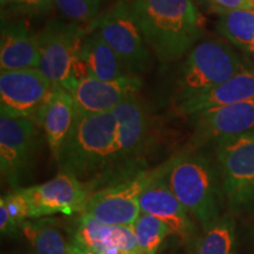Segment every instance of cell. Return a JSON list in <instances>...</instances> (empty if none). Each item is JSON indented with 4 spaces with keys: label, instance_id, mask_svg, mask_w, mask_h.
Segmentation results:
<instances>
[{
    "label": "cell",
    "instance_id": "obj_20",
    "mask_svg": "<svg viewBox=\"0 0 254 254\" xmlns=\"http://www.w3.org/2000/svg\"><path fill=\"white\" fill-rule=\"evenodd\" d=\"M75 117L77 107L72 94L65 88L56 86L41 117V126L55 159L58 157L60 148L71 132Z\"/></svg>",
    "mask_w": 254,
    "mask_h": 254
},
{
    "label": "cell",
    "instance_id": "obj_8",
    "mask_svg": "<svg viewBox=\"0 0 254 254\" xmlns=\"http://www.w3.org/2000/svg\"><path fill=\"white\" fill-rule=\"evenodd\" d=\"M113 114L118 124V144L111 184L140 172L138 165L144 159L151 139L150 117L138 95L127 98L114 109Z\"/></svg>",
    "mask_w": 254,
    "mask_h": 254
},
{
    "label": "cell",
    "instance_id": "obj_1",
    "mask_svg": "<svg viewBox=\"0 0 254 254\" xmlns=\"http://www.w3.org/2000/svg\"><path fill=\"white\" fill-rule=\"evenodd\" d=\"M118 144V124L113 112L82 114L74 124L57 157L59 173H66L97 190L113 180Z\"/></svg>",
    "mask_w": 254,
    "mask_h": 254
},
{
    "label": "cell",
    "instance_id": "obj_6",
    "mask_svg": "<svg viewBox=\"0 0 254 254\" xmlns=\"http://www.w3.org/2000/svg\"><path fill=\"white\" fill-rule=\"evenodd\" d=\"M225 200L231 211L254 204V133L226 139L215 145Z\"/></svg>",
    "mask_w": 254,
    "mask_h": 254
},
{
    "label": "cell",
    "instance_id": "obj_10",
    "mask_svg": "<svg viewBox=\"0 0 254 254\" xmlns=\"http://www.w3.org/2000/svg\"><path fill=\"white\" fill-rule=\"evenodd\" d=\"M153 172L154 170L140 171L127 179L94 190L82 213L107 225L132 227L141 213V193Z\"/></svg>",
    "mask_w": 254,
    "mask_h": 254
},
{
    "label": "cell",
    "instance_id": "obj_12",
    "mask_svg": "<svg viewBox=\"0 0 254 254\" xmlns=\"http://www.w3.org/2000/svg\"><path fill=\"white\" fill-rule=\"evenodd\" d=\"M37 124L30 119L0 114V171L9 186L19 189L33 160Z\"/></svg>",
    "mask_w": 254,
    "mask_h": 254
},
{
    "label": "cell",
    "instance_id": "obj_29",
    "mask_svg": "<svg viewBox=\"0 0 254 254\" xmlns=\"http://www.w3.org/2000/svg\"><path fill=\"white\" fill-rule=\"evenodd\" d=\"M68 254H94L91 252L90 250L86 249L84 245H81L79 241H77L72 236V241H71V247H69Z\"/></svg>",
    "mask_w": 254,
    "mask_h": 254
},
{
    "label": "cell",
    "instance_id": "obj_5",
    "mask_svg": "<svg viewBox=\"0 0 254 254\" xmlns=\"http://www.w3.org/2000/svg\"><path fill=\"white\" fill-rule=\"evenodd\" d=\"M88 31L80 24L51 19L38 36L39 68L53 85L69 91L77 80L82 40Z\"/></svg>",
    "mask_w": 254,
    "mask_h": 254
},
{
    "label": "cell",
    "instance_id": "obj_16",
    "mask_svg": "<svg viewBox=\"0 0 254 254\" xmlns=\"http://www.w3.org/2000/svg\"><path fill=\"white\" fill-rule=\"evenodd\" d=\"M73 238L94 254H142L131 226H117L80 213Z\"/></svg>",
    "mask_w": 254,
    "mask_h": 254
},
{
    "label": "cell",
    "instance_id": "obj_25",
    "mask_svg": "<svg viewBox=\"0 0 254 254\" xmlns=\"http://www.w3.org/2000/svg\"><path fill=\"white\" fill-rule=\"evenodd\" d=\"M103 0H55L56 7L71 23H92L98 17Z\"/></svg>",
    "mask_w": 254,
    "mask_h": 254
},
{
    "label": "cell",
    "instance_id": "obj_9",
    "mask_svg": "<svg viewBox=\"0 0 254 254\" xmlns=\"http://www.w3.org/2000/svg\"><path fill=\"white\" fill-rule=\"evenodd\" d=\"M56 86L39 68L1 71L0 112L41 125L43 111Z\"/></svg>",
    "mask_w": 254,
    "mask_h": 254
},
{
    "label": "cell",
    "instance_id": "obj_14",
    "mask_svg": "<svg viewBox=\"0 0 254 254\" xmlns=\"http://www.w3.org/2000/svg\"><path fill=\"white\" fill-rule=\"evenodd\" d=\"M195 147L254 133V99L232 104L193 117Z\"/></svg>",
    "mask_w": 254,
    "mask_h": 254
},
{
    "label": "cell",
    "instance_id": "obj_2",
    "mask_svg": "<svg viewBox=\"0 0 254 254\" xmlns=\"http://www.w3.org/2000/svg\"><path fill=\"white\" fill-rule=\"evenodd\" d=\"M148 49L161 64L179 60L202 36L204 18L192 0H125Z\"/></svg>",
    "mask_w": 254,
    "mask_h": 254
},
{
    "label": "cell",
    "instance_id": "obj_4",
    "mask_svg": "<svg viewBox=\"0 0 254 254\" xmlns=\"http://www.w3.org/2000/svg\"><path fill=\"white\" fill-rule=\"evenodd\" d=\"M244 68L239 56L225 41H201L185 60L178 79L177 104L219 86Z\"/></svg>",
    "mask_w": 254,
    "mask_h": 254
},
{
    "label": "cell",
    "instance_id": "obj_17",
    "mask_svg": "<svg viewBox=\"0 0 254 254\" xmlns=\"http://www.w3.org/2000/svg\"><path fill=\"white\" fill-rule=\"evenodd\" d=\"M252 99H254V68L245 67L219 86L177 104V111L183 116L194 117L207 111Z\"/></svg>",
    "mask_w": 254,
    "mask_h": 254
},
{
    "label": "cell",
    "instance_id": "obj_15",
    "mask_svg": "<svg viewBox=\"0 0 254 254\" xmlns=\"http://www.w3.org/2000/svg\"><path fill=\"white\" fill-rule=\"evenodd\" d=\"M141 86L139 75H126L112 81L82 77L74 81L68 92L74 99L78 113L101 114L113 112L127 98L138 95Z\"/></svg>",
    "mask_w": 254,
    "mask_h": 254
},
{
    "label": "cell",
    "instance_id": "obj_18",
    "mask_svg": "<svg viewBox=\"0 0 254 254\" xmlns=\"http://www.w3.org/2000/svg\"><path fill=\"white\" fill-rule=\"evenodd\" d=\"M39 67L38 36L24 20H1L0 68L1 71Z\"/></svg>",
    "mask_w": 254,
    "mask_h": 254
},
{
    "label": "cell",
    "instance_id": "obj_3",
    "mask_svg": "<svg viewBox=\"0 0 254 254\" xmlns=\"http://www.w3.org/2000/svg\"><path fill=\"white\" fill-rule=\"evenodd\" d=\"M165 178L174 195L202 230L224 215L226 200L220 174L205 155L186 152L170 159L165 163Z\"/></svg>",
    "mask_w": 254,
    "mask_h": 254
},
{
    "label": "cell",
    "instance_id": "obj_27",
    "mask_svg": "<svg viewBox=\"0 0 254 254\" xmlns=\"http://www.w3.org/2000/svg\"><path fill=\"white\" fill-rule=\"evenodd\" d=\"M209 1L212 8L219 14L237 11V9H252L251 0H209Z\"/></svg>",
    "mask_w": 254,
    "mask_h": 254
},
{
    "label": "cell",
    "instance_id": "obj_13",
    "mask_svg": "<svg viewBox=\"0 0 254 254\" xmlns=\"http://www.w3.org/2000/svg\"><path fill=\"white\" fill-rule=\"evenodd\" d=\"M141 212L158 218L170 227L180 243L190 246L199 237L192 215L174 195L165 178V164L154 168L153 176L140 196Z\"/></svg>",
    "mask_w": 254,
    "mask_h": 254
},
{
    "label": "cell",
    "instance_id": "obj_32",
    "mask_svg": "<svg viewBox=\"0 0 254 254\" xmlns=\"http://www.w3.org/2000/svg\"><path fill=\"white\" fill-rule=\"evenodd\" d=\"M251 7L254 9V0H251Z\"/></svg>",
    "mask_w": 254,
    "mask_h": 254
},
{
    "label": "cell",
    "instance_id": "obj_26",
    "mask_svg": "<svg viewBox=\"0 0 254 254\" xmlns=\"http://www.w3.org/2000/svg\"><path fill=\"white\" fill-rule=\"evenodd\" d=\"M8 6L18 13L37 15L50 13L56 4L55 0H14Z\"/></svg>",
    "mask_w": 254,
    "mask_h": 254
},
{
    "label": "cell",
    "instance_id": "obj_24",
    "mask_svg": "<svg viewBox=\"0 0 254 254\" xmlns=\"http://www.w3.org/2000/svg\"><path fill=\"white\" fill-rule=\"evenodd\" d=\"M132 227L142 254H157L164 240L172 234L166 224L144 212H141Z\"/></svg>",
    "mask_w": 254,
    "mask_h": 254
},
{
    "label": "cell",
    "instance_id": "obj_7",
    "mask_svg": "<svg viewBox=\"0 0 254 254\" xmlns=\"http://www.w3.org/2000/svg\"><path fill=\"white\" fill-rule=\"evenodd\" d=\"M90 30L97 31L122 59L129 74L146 72L151 60L150 49L125 0H117L103 14L91 23Z\"/></svg>",
    "mask_w": 254,
    "mask_h": 254
},
{
    "label": "cell",
    "instance_id": "obj_30",
    "mask_svg": "<svg viewBox=\"0 0 254 254\" xmlns=\"http://www.w3.org/2000/svg\"><path fill=\"white\" fill-rule=\"evenodd\" d=\"M13 1H14V0H0V2H1V7H2V8H4L5 6L11 5Z\"/></svg>",
    "mask_w": 254,
    "mask_h": 254
},
{
    "label": "cell",
    "instance_id": "obj_19",
    "mask_svg": "<svg viewBox=\"0 0 254 254\" xmlns=\"http://www.w3.org/2000/svg\"><path fill=\"white\" fill-rule=\"evenodd\" d=\"M129 74L126 66L103 37L94 30H88L79 52L77 79L92 77L112 81Z\"/></svg>",
    "mask_w": 254,
    "mask_h": 254
},
{
    "label": "cell",
    "instance_id": "obj_23",
    "mask_svg": "<svg viewBox=\"0 0 254 254\" xmlns=\"http://www.w3.org/2000/svg\"><path fill=\"white\" fill-rule=\"evenodd\" d=\"M217 31L231 44L246 51L254 43V9H237L220 14Z\"/></svg>",
    "mask_w": 254,
    "mask_h": 254
},
{
    "label": "cell",
    "instance_id": "obj_11",
    "mask_svg": "<svg viewBox=\"0 0 254 254\" xmlns=\"http://www.w3.org/2000/svg\"><path fill=\"white\" fill-rule=\"evenodd\" d=\"M19 189L27 200L31 220L55 214H80L94 192L91 185L66 173L40 185Z\"/></svg>",
    "mask_w": 254,
    "mask_h": 254
},
{
    "label": "cell",
    "instance_id": "obj_31",
    "mask_svg": "<svg viewBox=\"0 0 254 254\" xmlns=\"http://www.w3.org/2000/svg\"><path fill=\"white\" fill-rule=\"evenodd\" d=\"M245 52L249 53V55H251L252 57H254V43L249 47V49H247V50L245 51Z\"/></svg>",
    "mask_w": 254,
    "mask_h": 254
},
{
    "label": "cell",
    "instance_id": "obj_28",
    "mask_svg": "<svg viewBox=\"0 0 254 254\" xmlns=\"http://www.w3.org/2000/svg\"><path fill=\"white\" fill-rule=\"evenodd\" d=\"M0 231H1L2 236L18 237L20 234V228L12 220L5 201L2 199H0Z\"/></svg>",
    "mask_w": 254,
    "mask_h": 254
},
{
    "label": "cell",
    "instance_id": "obj_21",
    "mask_svg": "<svg viewBox=\"0 0 254 254\" xmlns=\"http://www.w3.org/2000/svg\"><path fill=\"white\" fill-rule=\"evenodd\" d=\"M20 234L27 241L32 254H68L72 237L65 232L57 220L39 218L26 220L20 225Z\"/></svg>",
    "mask_w": 254,
    "mask_h": 254
},
{
    "label": "cell",
    "instance_id": "obj_22",
    "mask_svg": "<svg viewBox=\"0 0 254 254\" xmlns=\"http://www.w3.org/2000/svg\"><path fill=\"white\" fill-rule=\"evenodd\" d=\"M190 254H237L236 224L230 214H224L196 238Z\"/></svg>",
    "mask_w": 254,
    "mask_h": 254
}]
</instances>
